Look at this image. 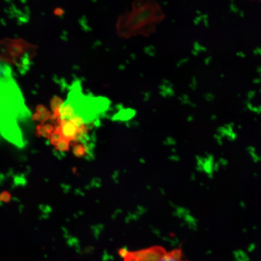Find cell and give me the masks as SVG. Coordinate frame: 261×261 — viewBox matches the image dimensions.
Instances as JSON below:
<instances>
[{"label": "cell", "mask_w": 261, "mask_h": 261, "mask_svg": "<svg viewBox=\"0 0 261 261\" xmlns=\"http://www.w3.org/2000/svg\"><path fill=\"white\" fill-rule=\"evenodd\" d=\"M119 253L125 261H160L167 252L162 247L154 246L135 252L123 249Z\"/></svg>", "instance_id": "3957f363"}, {"label": "cell", "mask_w": 261, "mask_h": 261, "mask_svg": "<svg viewBox=\"0 0 261 261\" xmlns=\"http://www.w3.org/2000/svg\"><path fill=\"white\" fill-rule=\"evenodd\" d=\"M36 49L35 45L22 39H3L0 40V60L24 72L29 69Z\"/></svg>", "instance_id": "7a4b0ae2"}, {"label": "cell", "mask_w": 261, "mask_h": 261, "mask_svg": "<svg viewBox=\"0 0 261 261\" xmlns=\"http://www.w3.org/2000/svg\"><path fill=\"white\" fill-rule=\"evenodd\" d=\"M30 117L11 68L0 63V133L15 143L22 142L21 124Z\"/></svg>", "instance_id": "6da1fadb"}, {"label": "cell", "mask_w": 261, "mask_h": 261, "mask_svg": "<svg viewBox=\"0 0 261 261\" xmlns=\"http://www.w3.org/2000/svg\"><path fill=\"white\" fill-rule=\"evenodd\" d=\"M160 261H189L184 256L180 249H176L167 252Z\"/></svg>", "instance_id": "277c9868"}]
</instances>
